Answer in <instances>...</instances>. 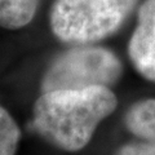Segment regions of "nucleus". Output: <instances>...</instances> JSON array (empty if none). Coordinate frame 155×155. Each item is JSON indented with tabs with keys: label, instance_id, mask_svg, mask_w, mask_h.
<instances>
[{
	"label": "nucleus",
	"instance_id": "obj_7",
	"mask_svg": "<svg viewBox=\"0 0 155 155\" xmlns=\"http://www.w3.org/2000/svg\"><path fill=\"white\" fill-rule=\"evenodd\" d=\"M21 129L9 111L0 105V155H17Z\"/></svg>",
	"mask_w": 155,
	"mask_h": 155
},
{
	"label": "nucleus",
	"instance_id": "obj_3",
	"mask_svg": "<svg viewBox=\"0 0 155 155\" xmlns=\"http://www.w3.org/2000/svg\"><path fill=\"white\" fill-rule=\"evenodd\" d=\"M123 74V65L114 52L91 44L72 45L58 54L41 79V93L58 89L110 87Z\"/></svg>",
	"mask_w": 155,
	"mask_h": 155
},
{
	"label": "nucleus",
	"instance_id": "obj_8",
	"mask_svg": "<svg viewBox=\"0 0 155 155\" xmlns=\"http://www.w3.org/2000/svg\"><path fill=\"white\" fill-rule=\"evenodd\" d=\"M115 155H155V140L127 143L119 147Z\"/></svg>",
	"mask_w": 155,
	"mask_h": 155
},
{
	"label": "nucleus",
	"instance_id": "obj_5",
	"mask_svg": "<svg viewBox=\"0 0 155 155\" xmlns=\"http://www.w3.org/2000/svg\"><path fill=\"white\" fill-rule=\"evenodd\" d=\"M124 124L137 138L145 141L155 140V98L134 102L125 113Z\"/></svg>",
	"mask_w": 155,
	"mask_h": 155
},
{
	"label": "nucleus",
	"instance_id": "obj_1",
	"mask_svg": "<svg viewBox=\"0 0 155 155\" xmlns=\"http://www.w3.org/2000/svg\"><path fill=\"white\" fill-rule=\"evenodd\" d=\"M116 106L118 98L109 87L49 91L34 104L32 125L53 146L75 153L91 142L100 123Z\"/></svg>",
	"mask_w": 155,
	"mask_h": 155
},
{
	"label": "nucleus",
	"instance_id": "obj_2",
	"mask_svg": "<svg viewBox=\"0 0 155 155\" xmlns=\"http://www.w3.org/2000/svg\"><path fill=\"white\" fill-rule=\"evenodd\" d=\"M138 0H54L49 25L58 40L71 45L93 44L124 25Z\"/></svg>",
	"mask_w": 155,
	"mask_h": 155
},
{
	"label": "nucleus",
	"instance_id": "obj_6",
	"mask_svg": "<svg viewBox=\"0 0 155 155\" xmlns=\"http://www.w3.org/2000/svg\"><path fill=\"white\" fill-rule=\"evenodd\" d=\"M39 0H0V27L19 30L36 14Z\"/></svg>",
	"mask_w": 155,
	"mask_h": 155
},
{
	"label": "nucleus",
	"instance_id": "obj_4",
	"mask_svg": "<svg viewBox=\"0 0 155 155\" xmlns=\"http://www.w3.org/2000/svg\"><path fill=\"white\" fill-rule=\"evenodd\" d=\"M128 57L140 75L155 81V0H143L138 8L137 23L128 41Z\"/></svg>",
	"mask_w": 155,
	"mask_h": 155
}]
</instances>
